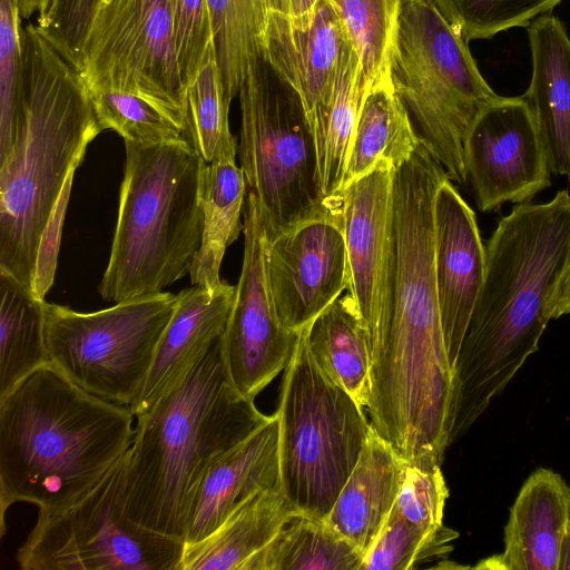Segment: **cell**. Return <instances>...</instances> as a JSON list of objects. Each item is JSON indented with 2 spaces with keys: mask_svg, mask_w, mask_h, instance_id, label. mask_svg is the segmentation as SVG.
I'll return each mask as SVG.
<instances>
[{
  "mask_svg": "<svg viewBox=\"0 0 570 570\" xmlns=\"http://www.w3.org/2000/svg\"><path fill=\"white\" fill-rule=\"evenodd\" d=\"M448 497L449 490L438 459L423 456L405 463L395 502L405 519L428 532L444 529L443 514Z\"/></svg>",
  "mask_w": 570,
  "mask_h": 570,
  "instance_id": "8d00e7d4",
  "label": "cell"
},
{
  "mask_svg": "<svg viewBox=\"0 0 570 570\" xmlns=\"http://www.w3.org/2000/svg\"><path fill=\"white\" fill-rule=\"evenodd\" d=\"M298 512L279 483L238 504L207 537L184 543L178 570H244Z\"/></svg>",
  "mask_w": 570,
  "mask_h": 570,
  "instance_id": "cb8c5ba5",
  "label": "cell"
},
{
  "mask_svg": "<svg viewBox=\"0 0 570 570\" xmlns=\"http://www.w3.org/2000/svg\"><path fill=\"white\" fill-rule=\"evenodd\" d=\"M244 255L234 303L222 335L224 357L235 387L254 400L289 363L299 332L279 322L268 289L266 230L261 205L247 191Z\"/></svg>",
  "mask_w": 570,
  "mask_h": 570,
  "instance_id": "4fadbf2b",
  "label": "cell"
},
{
  "mask_svg": "<svg viewBox=\"0 0 570 570\" xmlns=\"http://www.w3.org/2000/svg\"><path fill=\"white\" fill-rule=\"evenodd\" d=\"M403 0H332L358 55L365 91L390 75V57Z\"/></svg>",
  "mask_w": 570,
  "mask_h": 570,
  "instance_id": "d6a6232c",
  "label": "cell"
},
{
  "mask_svg": "<svg viewBox=\"0 0 570 570\" xmlns=\"http://www.w3.org/2000/svg\"><path fill=\"white\" fill-rule=\"evenodd\" d=\"M320 0H265L267 12L285 17L294 27L307 28Z\"/></svg>",
  "mask_w": 570,
  "mask_h": 570,
  "instance_id": "60d3db41",
  "label": "cell"
},
{
  "mask_svg": "<svg viewBox=\"0 0 570 570\" xmlns=\"http://www.w3.org/2000/svg\"><path fill=\"white\" fill-rule=\"evenodd\" d=\"M279 487L294 509L326 519L352 473L371 424L318 366L306 327L284 370L277 411Z\"/></svg>",
  "mask_w": 570,
  "mask_h": 570,
  "instance_id": "ba28073f",
  "label": "cell"
},
{
  "mask_svg": "<svg viewBox=\"0 0 570 570\" xmlns=\"http://www.w3.org/2000/svg\"><path fill=\"white\" fill-rule=\"evenodd\" d=\"M126 163L107 268V302L164 292L189 274L203 234L199 181L205 160L188 141H125Z\"/></svg>",
  "mask_w": 570,
  "mask_h": 570,
  "instance_id": "8992f818",
  "label": "cell"
},
{
  "mask_svg": "<svg viewBox=\"0 0 570 570\" xmlns=\"http://www.w3.org/2000/svg\"><path fill=\"white\" fill-rule=\"evenodd\" d=\"M88 95L101 129L116 131L124 141L147 145L187 141L174 121L137 95L106 90L88 91Z\"/></svg>",
  "mask_w": 570,
  "mask_h": 570,
  "instance_id": "836d02e7",
  "label": "cell"
},
{
  "mask_svg": "<svg viewBox=\"0 0 570 570\" xmlns=\"http://www.w3.org/2000/svg\"><path fill=\"white\" fill-rule=\"evenodd\" d=\"M99 1H100V2H106V1H108V0H99Z\"/></svg>",
  "mask_w": 570,
  "mask_h": 570,
  "instance_id": "ee69618b",
  "label": "cell"
},
{
  "mask_svg": "<svg viewBox=\"0 0 570 570\" xmlns=\"http://www.w3.org/2000/svg\"><path fill=\"white\" fill-rule=\"evenodd\" d=\"M570 258V194L521 203L485 248V273L453 367L449 443L472 426L528 357L548 324L546 305Z\"/></svg>",
  "mask_w": 570,
  "mask_h": 570,
  "instance_id": "7a4b0ae2",
  "label": "cell"
},
{
  "mask_svg": "<svg viewBox=\"0 0 570 570\" xmlns=\"http://www.w3.org/2000/svg\"><path fill=\"white\" fill-rule=\"evenodd\" d=\"M390 75L420 141L450 180L464 183L465 135L499 96L481 75L468 41L432 0L402 1Z\"/></svg>",
  "mask_w": 570,
  "mask_h": 570,
  "instance_id": "52a82bcc",
  "label": "cell"
},
{
  "mask_svg": "<svg viewBox=\"0 0 570 570\" xmlns=\"http://www.w3.org/2000/svg\"><path fill=\"white\" fill-rule=\"evenodd\" d=\"M350 40L332 0L318 1L312 23L304 29L278 13H266L263 58L298 94L311 127L331 98Z\"/></svg>",
  "mask_w": 570,
  "mask_h": 570,
  "instance_id": "ac0fdd59",
  "label": "cell"
},
{
  "mask_svg": "<svg viewBox=\"0 0 570 570\" xmlns=\"http://www.w3.org/2000/svg\"><path fill=\"white\" fill-rule=\"evenodd\" d=\"M230 102L212 46L185 91L184 136L206 163L236 160L238 146L228 119Z\"/></svg>",
  "mask_w": 570,
  "mask_h": 570,
  "instance_id": "1f68e13d",
  "label": "cell"
},
{
  "mask_svg": "<svg viewBox=\"0 0 570 570\" xmlns=\"http://www.w3.org/2000/svg\"><path fill=\"white\" fill-rule=\"evenodd\" d=\"M419 142L409 112L387 75L371 86L363 97L342 191L382 164L396 170L410 159Z\"/></svg>",
  "mask_w": 570,
  "mask_h": 570,
  "instance_id": "d4e9b609",
  "label": "cell"
},
{
  "mask_svg": "<svg viewBox=\"0 0 570 570\" xmlns=\"http://www.w3.org/2000/svg\"><path fill=\"white\" fill-rule=\"evenodd\" d=\"M395 169L382 164L342 191L351 294L366 328L368 342L385 327L393 302Z\"/></svg>",
  "mask_w": 570,
  "mask_h": 570,
  "instance_id": "2e32d148",
  "label": "cell"
},
{
  "mask_svg": "<svg viewBox=\"0 0 570 570\" xmlns=\"http://www.w3.org/2000/svg\"><path fill=\"white\" fill-rule=\"evenodd\" d=\"M450 24L469 42L490 39L514 27H528L551 13L563 0H432Z\"/></svg>",
  "mask_w": 570,
  "mask_h": 570,
  "instance_id": "e575fe53",
  "label": "cell"
},
{
  "mask_svg": "<svg viewBox=\"0 0 570 570\" xmlns=\"http://www.w3.org/2000/svg\"><path fill=\"white\" fill-rule=\"evenodd\" d=\"M244 171L235 160L205 163L199 181V203L204 215L200 246L195 254L189 276L193 286L215 288L223 257L239 236L246 203Z\"/></svg>",
  "mask_w": 570,
  "mask_h": 570,
  "instance_id": "4316f807",
  "label": "cell"
},
{
  "mask_svg": "<svg viewBox=\"0 0 570 570\" xmlns=\"http://www.w3.org/2000/svg\"><path fill=\"white\" fill-rule=\"evenodd\" d=\"M308 347L321 370L363 410L371 400V351L366 328L347 292L306 326Z\"/></svg>",
  "mask_w": 570,
  "mask_h": 570,
  "instance_id": "484cf974",
  "label": "cell"
},
{
  "mask_svg": "<svg viewBox=\"0 0 570 570\" xmlns=\"http://www.w3.org/2000/svg\"><path fill=\"white\" fill-rule=\"evenodd\" d=\"M532 72L522 96L538 127L551 173L570 179V38L552 13L528 27Z\"/></svg>",
  "mask_w": 570,
  "mask_h": 570,
  "instance_id": "7402d4cb",
  "label": "cell"
},
{
  "mask_svg": "<svg viewBox=\"0 0 570 570\" xmlns=\"http://www.w3.org/2000/svg\"><path fill=\"white\" fill-rule=\"evenodd\" d=\"M364 95L363 68L350 40L342 52L331 98L312 125L321 190L333 209L342 207L343 178Z\"/></svg>",
  "mask_w": 570,
  "mask_h": 570,
  "instance_id": "83f0119b",
  "label": "cell"
},
{
  "mask_svg": "<svg viewBox=\"0 0 570 570\" xmlns=\"http://www.w3.org/2000/svg\"><path fill=\"white\" fill-rule=\"evenodd\" d=\"M466 179L481 212L528 203L551 185L547 154L523 97H498L470 126L463 142Z\"/></svg>",
  "mask_w": 570,
  "mask_h": 570,
  "instance_id": "5bb4252c",
  "label": "cell"
},
{
  "mask_svg": "<svg viewBox=\"0 0 570 570\" xmlns=\"http://www.w3.org/2000/svg\"><path fill=\"white\" fill-rule=\"evenodd\" d=\"M101 131L79 69L27 24L14 136L0 159V269L38 295L53 284L75 171Z\"/></svg>",
  "mask_w": 570,
  "mask_h": 570,
  "instance_id": "6da1fadb",
  "label": "cell"
},
{
  "mask_svg": "<svg viewBox=\"0 0 570 570\" xmlns=\"http://www.w3.org/2000/svg\"><path fill=\"white\" fill-rule=\"evenodd\" d=\"M185 86L196 75L213 46L206 0H169Z\"/></svg>",
  "mask_w": 570,
  "mask_h": 570,
  "instance_id": "f35d334b",
  "label": "cell"
},
{
  "mask_svg": "<svg viewBox=\"0 0 570 570\" xmlns=\"http://www.w3.org/2000/svg\"><path fill=\"white\" fill-rule=\"evenodd\" d=\"M128 406L92 395L48 363L0 399V508H65L87 493L129 450Z\"/></svg>",
  "mask_w": 570,
  "mask_h": 570,
  "instance_id": "3957f363",
  "label": "cell"
},
{
  "mask_svg": "<svg viewBox=\"0 0 570 570\" xmlns=\"http://www.w3.org/2000/svg\"><path fill=\"white\" fill-rule=\"evenodd\" d=\"M21 18L19 0H0V159L10 150L16 129Z\"/></svg>",
  "mask_w": 570,
  "mask_h": 570,
  "instance_id": "74e56055",
  "label": "cell"
},
{
  "mask_svg": "<svg viewBox=\"0 0 570 570\" xmlns=\"http://www.w3.org/2000/svg\"><path fill=\"white\" fill-rule=\"evenodd\" d=\"M566 314H570V258L544 309L548 321Z\"/></svg>",
  "mask_w": 570,
  "mask_h": 570,
  "instance_id": "b9f144b4",
  "label": "cell"
},
{
  "mask_svg": "<svg viewBox=\"0 0 570 570\" xmlns=\"http://www.w3.org/2000/svg\"><path fill=\"white\" fill-rule=\"evenodd\" d=\"M570 528V487L558 472L535 469L523 482L503 529V551L475 569L561 570Z\"/></svg>",
  "mask_w": 570,
  "mask_h": 570,
  "instance_id": "d6986e66",
  "label": "cell"
},
{
  "mask_svg": "<svg viewBox=\"0 0 570 570\" xmlns=\"http://www.w3.org/2000/svg\"><path fill=\"white\" fill-rule=\"evenodd\" d=\"M126 453L73 503L39 510L17 553L21 569H179L185 542L136 523L126 512Z\"/></svg>",
  "mask_w": 570,
  "mask_h": 570,
  "instance_id": "30bf717a",
  "label": "cell"
},
{
  "mask_svg": "<svg viewBox=\"0 0 570 570\" xmlns=\"http://www.w3.org/2000/svg\"><path fill=\"white\" fill-rule=\"evenodd\" d=\"M485 248L474 212L445 179L434 197V274L452 368L483 284Z\"/></svg>",
  "mask_w": 570,
  "mask_h": 570,
  "instance_id": "e0dca14e",
  "label": "cell"
},
{
  "mask_svg": "<svg viewBox=\"0 0 570 570\" xmlns=\"http://www.w3.org/2000/svg\"><path fill=\"white\" fill-rule=\"evenodd\" d=\"M236 286H193L177 294L175 311L159 340L144 389L129 406L135 417L147 412L222 337Z\"/></svg>",
  "mask_w": 570,
  "mask_h": 570,
  "instance_id": "44dd1931",
  "label": "cell"
},
{
  "mask_svg": "<svg viewBox=\"0 0 570 570\" xmlns=\"http://www.w3.org/2000/svg\"><path fill=\"white\" fill-rule=\"evenodd\" d=\"M268 417L233 384L219 337L151 409L136 416L126 453L128 517L184 541L210 462Z\"/></svg>",
  "mask_w": 570,
  "mask_h": 570,
  "instance_id": "277c9868",
  "label": "cell"
},
{
  "mask_svg": "<svg viewBox=\"0 0 570 570\" xmlns=\"http://www.w3.org/2000/svg\"><path fill=\"white\" fill-rule=\"evenodd\" d=\"M363 559L326 519L297 513L244 570H362Z\"/></svg>",
  "mask_w": 570,
  "mask_h": 570,
  "instance_id": "f546056e",
  "label": "cell"
},
{
  "mask_svg": "<svg viewBox=\"0 0 570 570\" xmlns=\"http://www.w3.org/2000/svg\"><path fill=\"white\" fill-rule=\"evenodd\" d=\"M458 537L456 531L448 528L425 531L405 519L394 504L377 539L364 556L362 570L413 569L419 560L442 553L446 543Z\"/></svg>",
  "mask_w": 570,
  "mask_h": 570,
  "instance_id": "d590c367",
  "label": "cell"
},
{
  "mask_svg": "<svg viewBox=\"0 0 570 570\" xmlns=\"http://www.w3.org/2000/svg\"><path fill=\"white\" fill-rule=\"evenodd\" d=\"M405 463L371 426L358 460L326 518L363 557L396 502Z\"/></svg>",
  "mask_w": 570,
  "mask_h": 570,
  "instance_id": "603a6c76",
  "label": "cell"
},
{
  "mask_svg": "<svg viewBox=\"0 0 570 570\" xmlns=\"http://www.w3.org/2000/svg\"><path fill=\"white\" fill-rule=\"evenodd\" d=\"M98 2L99 0H52L37 16L36 24L39 29L78 69L85 36Z\"/></svg>",
  "mask_w": 570,
  "mask_h": 570,
  "instance_id": "ab89813d",
  "label": "cell"
},
{
  "mask_svg": "<svg viewBox=\"0 0 570 570\" xmlns=\"http://www.w3.org/2000/svg\"><path fill=\"white\" fill-rule=\"evenodd\" d=\"M448 178L421 141L394 173L393 302L370 351L372 391L396 404L436 401L453 384L434 274V197Z\"/></svg>",
  "mask_w": 570,
  "mask_h": 570,
  "instance_id": "5b68a950",
  "label": "cell"
},
{
  "mask_svg": "<svg viewBox=\"0 0 570 570\" xmlns=\"http://www.w3.org/2000/svg\"><path fill=\"white\" fill-rule=\"evenodd\" d=\"M278 480V419L274 413L210 462L189 510L184 542L207 537L238 504Z\"/></svg>",
  "mask_w": 570,
  "mask_h": 570,
  "instance_id": "ffe728a7",
  "label": "cell"
},
{
  "mask_svg": "<svg viewBox=\"0 0 570 570\" xmlns=\"http://www.w3.org/2000/svg\"><path fill=\"white\" fill-rule=\"evenodd\" d=\"M238 98L240 168L261 205L266 237L340 212L323 198L314 134L298 94L262 58Z\"/></svg>",
  "mask_w": 570,
  "mask_h": 570,
  "instance_id": "9c48e42d",
  "label": "cell"
},
{
  "mask_svg": "<svg viewBox=\"0 0 570 570\" xmlns=\"http://www.w3.org/2000/svg\"><path fill=\"white\" fill-rule=\"evenodd\" d=\"M212 40L223 85L238 96L250 67L263 58L265 0H206Z\"/></svg>",
  "mask_w": 570,
  "mask_h": 570,
  "instance_id": "4dcf8cb0",
  "label": "cell"
},
{
  "mask_svg": "<svg viewBox=\"0 0 570 570\" xmlns=\"http://www.w3.org/2000/svg\"><path fill=\"white\" fill-rule=\"evenodd\" d=\"M176 303L169 292L91 313L46 302L49 361L86 392L129 407L144 389Z\"/></svg>",
  "mask_w": 570,
  "mask_h": 570,
  "instance_id": "8fae6325",
  "label": "cell"
},
{
  "mask_svg": "<svg viewBox=\"0 0 570 570\" xmlns=\"http://www.w3.org/2000/svg\"><path fill=\"white\" fill-rule=\"evenodd\" d=\"M0 399L37 368L50 363L46 301L0 269Z\"/></svg>",
  "mask_w": 570,
  "mask_h": 570,
  "instance_id": "f1b7e54d",
  "label": "cell"
},
{
  "mask_svg": "<svg viewBox=\"0 0 570 570\" xmlns=\"http://www.w3.org/2000/svg\"><path fill=\"white\" fill-rule=\"evenodd\" d=\"M265 265L279 322L301 332L350 286L341 210L266 237Z\"/></svg>",
  "mask_w": 570,
  "mask_h": 570,
  "instance_id": "9a60e30c",
  "label": "cell"
},
{
  "mask_svg": "<svg viewBox=\"0 0 570 570\" xmlns=\"http://www.w3.org/2000/svg\"><path fill=\"white\" fill-rule=\"evenodd\" d=\"M561 570H570V528L564 543Z\"/></svg>",
  "mask_w": 570,
  "mask_h": 570,
  "instance_id": "7bdbcfd3",
  "label": "cell"
},
{
  "mask_svg": "<svg viewBox=\"0 0 570 570\" xmlns=\"http://www.w3.org/2000/svg\"><path fill=\"white\" fill-rule=\"evenodd\" d=\"M79 70L88 91L137 95L185 132L186 86L169 0L99 1Z\"/></svg>",
  "mask_w": 570,
  "mask_h": 570,
  "instance_id": "7c38bea8",
  "label": "cell"
}]
</instances>
